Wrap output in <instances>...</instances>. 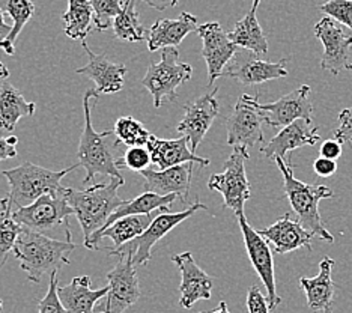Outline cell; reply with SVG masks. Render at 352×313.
<instances>
[{
    "label": "cell",
    "mask_w": 352,
    "mask_h": 313,
    "mask_svg": "<svg viewBox=\"0 0 352 313\" xmlns=\"http://www.w3.org/2000/svg\"><path fill=\"white\" fill-rule=\"evenodd\" d=\"M78 166L80 163L63 169V171H49L45 167L26 162L10 169V171H3L2 175L10 186L8 199L11 200L12 208L19 210V208L29 206L44 195L60 191L63 188L60 184L62 180Z\"/></svg>",
    "instance_id": "cell-5"
},
{
    "label": "cell",
    "mask_w": 352,
    "mask_h": 313,
    "mask_svg": "<svg viewBox=\"0 0 352 313\" xmlns=\"http://www.w3.org/2000/svg\"><path fill=\"white\" fill-rule=\"evenodd\" d=\"M98 101L97 89H87L83 95V110H85V128L80 138V144L77 151L78 163L83 166L86 176L83 182H91L95 175H106L110 178L124 180L121 173V163L116 158L107 144L106 139L111 131L98 133L92 125L91 110Z\"/></svg>",
    "instance_id": "cell-4"
},
{
    "label": "cell",
    "mask_w": 352,
    "mask_h": 313,
    "mask_svg": "<svg viewBox=\"0 0 352 313\" xmlns=\"http://www.w3.org/2000/svg\"><path fill=\"white\" fill-rule=\"evenodd\" d=\"M321 142L319 128L311 125L304 119H298L295 122L283 127L267 144H263L261 152L267 158H286L291 151L302 147H314Z\"/></svg>",
    "instance_id": "cell-19"
},
{
    "label": "cell",
    "mask_w": 352,
    "mask_h": 313,
    "mask_svg": "<svg viewBox=\"0 0 352 313\" xmlns=\"http://www.w3.org/2000/svg\"><path fill=\"white\" fill-rule=\"evenodd\" d=\"M36 110L35 102L25 100L21 92L11 83H3L0 89V128L12 133L21 118L32 116Z\"/></svg>",
    "instance_id": "cell-29"
},
{
    "label": "cell",
    "mask_w": 352,
    "mask_h": 313,
    "mask_svg": "<svg viewBox=\"0 0 352 313\" xmlns=\"http://www.w3.org/2000/svg\"><path fill=\"white\" fill-rule=\"evenodd\" d=\"M247 310H249V313L271 312L268 299L261 292V288L258 285H253L249 288V292H247Z\"/></svg>",
    "instance_id": "cell-41"
},
{
    "label": "cell",
    "mask_w": 352,
    "mask_h": 313,
    "mask_svg": "<svg viewBox=\"0 0 352 313\" xmlns=\"http://www.w3.org/2000/svg\"><path fill=\"white\" fill-rule=\"evenodd\" d=\"M3 8L6 14L10 15L12 20V29L11 34L8 35L6 39L0 41V48L8 54H14V44L17 41L20 32L25 28V24L32 19L35 12V5L30 0H2Z\"/></svg>",
    "instance_id": "cell-32"
},
{
    "label": "cell",
    "mask_w": 352,
    "mask_h": 313,
    "mask_svg": "<svg viewBox=\"0 0 352 313\" xmlns=\"http://www.w3.org/2000/svg\"><path fill=\"white\" fill-rule=\"evenodd\" d=\"M217 92L219 87H215L212 92L188 101L184 106V118L176 127V130L188 139L193 154H196L199 144L202 143L208 130L220 114Z\"/></svg>",
    "instance_id": "cell-13"
},
{
    "label": "cell",
    "mask_w": 352,
    "mask_h": 313,
    "mask_svg": "<svg viewBox=\"0 0 352 313\" xmlns=\"http://www.w3.org/2000/svg\"><path fill=\"white\" fill-rule=\"evenodd\" d=\"M11 29H12V26L6 24L5 17H3V11H2V8H0V41H3V39L8 38V35L11 34Z\"/></svg>",
    "instance_id": "cell-46"
},
{
    "label": "cell",
    "mask_w": 352,
    "mask_h": 313,
    "mask_svg": "<svg viewBox=\"0 0 352 313\" xmlns=\"http://www.w3.org/2000/svg\"><path fill=\"white\" fill-rule=\"evenodd\" d=\"M0 313H3V301L0 300Z\"/></svg>",
    "instance_id": "cell-49"
},
{
    "label": "cell",
    "mask_w": 352,
    "mask_h": 313,
    "mask_svg": "<svg viewBox=\"0 0 352 313\" xmlns=\"http://www.w3.org/2000/svg\"><path fill=\"white\" fill-rule=\"evenodd\" d=\"M82 45L86 54L89 56V62H87V65L78 68L76 71L77 74L91 78L97 86L98 94H116L122 91L128 72L126 67L122 63L110 62L107 54L94 53L86 41H82Z\"/></svg>",
    "instance_id": "cell-20"
},
{
    "label": "cell",
    "mask_w": 352,
    "mask_h": 313,
    "mask_svg": "<svg viewBox=\"0 0 352 313\" xmlns=\"http://www.w3.org/2000/svg\"><path fill=\"white\" fill-rule=\"evenodd\" d=\"M113 30L118 39L128 43H138L148 38L146 29L140 23L139 12L135 10V0H124V10L115 19Z\"/></svg>",
    "instance_id": "cell-33"
},
{
    "label": "cell",
    "mask_w": 352,
    "mask_h": 313,
    "mask_svg": "<svg viewBox=\"0 0 352 313\" xmlns=\"http://www.w3.org/2000/svg\"><path fill=\"white\" fill-rule=\"evenodd\" d=\"M154 222L152 214L148 215H128L121 220H116L110 228L100 232L97 235H92L89 239L85 241V247L89 250H100V241L104 238H110L113 241V247L110 248H119L128 243H131L135 238L143 235L151 223Z\"/></svg>",
    "instance_id": "cell-27"
},
{
    "label": "cell",
    "mask_w": 352,
    "mask_h": 313,
    "mask_svg": "<svg viewBox=\"0 0 352 313\" xmlns=\"http://www.w3.org/2000/svg\"><path fill=\"white\" fill-rule=\"evenodd\" d=\"M63 190L65 187L60 191L44 195L29 206L14 210V220L20 223L21 226L54 239H58V237L63 234L67 241L73 243L71 241L73 235L69 230V217L74 215V210L68 204Z\"/></svg>",
    "instance_id": "cell-6"
},
{
    "label": "cell",
    "mask_w": 352,
    "mask_h": 313,
    "mask_svg": "<svg viewBox=\"0 0 352 313\" xmlns=\"http://www.w3.org/2000/svg\"><path fill=\"white\" fill-rule=\"evenodd\" d=\"M124 184L125 180L111 178L107 184H95L85 190L69 187L63 190L82 228L85 241L106 228L110 215L124 204V200L118 196V190Z\"/></svg>",
    "instance_id": "cell-2"
},
{
    "label": "cell",
    "mask_w": 352,
    "mask_h": 313,
    "mask_svg": "<svg viewBox=\"0 0 352 313\" xmlns=\"http://www.w3.org/2000/svg\"><path fill=\"white\" fill-rule=\"evenodd\" d=\"M223 76L234 78L245 86L261 85L270 82V80L286 77V59H282L280 62H268L259 59L252 52L245 56L236 53L235 58L232 59L225 72H223Z\"/></svg>",
    "instance_id": "cell-17"
},
{
    "label": "cell",
    "mask_w": 352,
    "mask_h": 313,
    "mask_svg": "<svg viewBox=\"0 0 352 313\" xmlns=\"http://www.w3.org/2000/svg\"><path fill=\"white\" fill-rule=\"evenodd\" d=\"M346 69H348V71H352V63H349V65L346 67Z\"/></svg>",
    "instance_id": "cell-50"
},
{
    "label": "cell",
    "mask_w": 352,
    "mask_h": 313,
    "mask_svg": "<svg viewBox=\"0 0 352 313\" xmlns=\"http://www.w3.org/2000/svg\"><path fill=\"white\" fill-rule=\"evenodd\" d=\"M152 163L151 154L146 147H131L125 151L124 158L121 164L126 166V169H130L133 172H139L142 173L143 171H146L149 164Z\"/></svg>",
    "instance_id": "cell-39"
},
{
    "label": "cell",
    "mask_w": 352,
    "mask_h": 313,
    "mask_svg": "<svg viewBox=\"0 0 352 313\" xmlns=\"http://www.w3.org/2000/svg\"><path fill=\"white\" fill-rule=\"evenodd\" d=\"M311 87L302 85L298 89L286 94L274 102L261 104L259 110L265 119V124L274 128H283L295 120L304 119L307 122H314V104L310 100Z\"/></svg>",
    "instance_id": "cell-15"
},
{
    "label": "cell",
    "mask_w": 352,
    "mask_h": 313,
    "mask_svg": "<svg viewBox=\"0 0 352 313\" xmlns=\"http://www.w3.org/2000/svg\"><path fill=\"white\" fill-rule=\"evenodd\" d=\"M94 10L95 29L102 32L113 28L115 19L124 10L122 0H89Z\"/></svg>",
    "instance_id": "cell-36"
},
{
    "label": "cell",
    "mask_w": 352,
    "mask_h": 313,
    "mask_svg": "<svg viewBox=\"0 0 352 313\" xmlns=\"http://www.w3.org/2000/svg\"><path fill=\"white\" fill-rule=\"evenodd\" d=\"M208 211L206 205L201 204L196 200L195 204H191L188 208L179 213H163L158 217H155L154 222L151 223V226L143 232V235L135 238L131 243H128L119 248H104L109 256H119L130 253L133 255V261L135 267L139 265H148V262L152 258V247H154L160 239L166 237L172 229H175L178 224H181L184 220L190 219L191 215L197 211Z\"/></svg>",
    "instance_id": "cell-9"
},
{
    "label": "cell",
    "mask_w": 352,
    "mask_h": 313,
    "mask_svg": "<svg viewBox=\"0 0 352 313\" xmlns=\"http://www.w3.org/2000/svg\"><path fill=\"white\" fill-rule=\"evenodd\" d=\"M197 34L204 43L202 56L208 68V86H212L235 58L239 47L230 41L229 35L217 21L201 24L197 28Z\"/></svg>",
    "instance_id": "cell-14"
},
{
    "label": "cell",
    "mask_w": 352,
    "mask_h": 313,
    "mask_svg": "<svg viewBox=\"0 0 352 313\" xmlns=\"http://www.w3.org/2000/svg\"><path fill=\"white\" fill-rule=\"evenodd\" d=\"M197 17L182 12L179 19L157 20L148 30V50L157 52L158 48H178L191 32H197Z\"/></svg>",
    "instance_id": "cell-24"
},
{
    "label": "cell",
    "mask_w": 352,
    "mask_h": 313,
    "mask_svg": "<svg viewBox=\"0 0 352 313\" xmlns=\"http://www.w3.org/2000/svg\"><path fill=\"white\" fill-rule=\"evenodd\" d=\"M334 140L352 143V107L343 109L339 114V127L334 130Z\"/></svg>",
    "instance_id": "cell-40"
},
{
    "label": "cell",
    "mask_w": 352,
    "mask_h": 313,
    "mask_svg": "<svg viewBox=\"0 0 352 313\" xmlns=\"http://www.w3.org/2000/svg\"><path fill=\"white\" fill-rule=\"evenodd\" d=\"M249 157V149L235 147L226 160L223 173H214L208 180V188L219 191L225 200L223 208H229L235 215L244 214V205L252 197V188L245 175V160Z\"/></svg>",
    "instance_id": "cell-8"
},
{
    "label": "cell",
    "mask_w": 352,
    "mask_h": 313,
    "mask_svg": "<svg viewBox=\"0 0 352 313\" xmlns=\"http://www.w3.org/2000/svg\"><path fill=\"white\" fill-rule=\"evenodd\" d=\"M109 288L92 289L89 276H78L58 288L59 300L69 313H94L95 304L107 295Z\"/></svg>",
    "instance_id": "cell-26"
},
{
    "label": "cell",
    "mask_w": 352,
    "mask_h": 313,
    "mask_svg": "<svg viewBox=\"0 0 352 313\" xmlns=\"http://www.w3.org/2000/svg\"><path fill=\"white\" fill-rule=\"evenodd\" d=\"M258 232L262 238L267 239L268 244L273 246V250L277 255L289 253L302 247L311 252V239L315 238L307 229H304L298 220H292L289 214H285L274 224Z\"/></svg>",
    "instance_id": "cell-22"
},
{
    "label": "cell",
    "mask_w": 352,
    "mask_h": 313,
    "mask_svg": "<svg viewBox=\"0 0 352 313\" xmlns=\"http://www.w3.org/2000/svg\"><path fill=\"white\" fill-rule=\"evenodd\" d=\"M76 248L77 246L69 241L45 237L23 226L12 253L20 261V267L30 282L39 283L47 272L52 274L69 265L67 255Z\"/></svg>",
    "instance_id": "cell-1"
},
{
    "label": "cell",
    "mask_w": 352,
    "mask_h": 313,
    "mask_svg": "<svg viewBox=\"0 0 352 313\" xmlns=\"http://www.w3.org/2000/svg\"><path fill=\"white\" fill-rule=\"evenodd\" d=\"M261 0H253L250 11L247 12L243 20L235 24V29L230 32L229 39L239 48H244L247 52H252L256 56L268 53V41L263 30L258 21V8Z\"/></svg>",
    "instance_id": "cell-28"
},
{
    "label": "cell",
    "mask_w": 352,
    "mask_h": 313,
    "mask_svg": "<svg viewBox=\"0 0 352 313\" xmlns=\"http://www.w3.org/2000/svg\"><path fill=\"white\" fill-rule=\"evenodd\" d=\"M276 164L283 175L285 196L289 199L297 220L311 235L333 244L334 237L324 226L321 214H319V202L322 199L334 197L333 190L327 186H314V184L298 181L294 176L292 164L283 158H276Z\"/></svg>",
    "instance_id": "cell-3"
},
{
    "label": "cell",
    "mask_w": 352,
    "mask_h": 313,
    "mask_svg": "<svg viewBox=\"0 0 352 313\" xmlns=\"http://www.w3.org/2000/svg\"><path fill=\"white\" fill-rule=\"evenodd\" d=\"M118 258L119 261L115 268L109 271L106 276L109 292L106 295V303L98 307L101 313H124L135 304L142 295L133 255H119Z\"/></svg>",
    "instance_id": "cell-10"
},
{
    "label": "cell",
    "mask_w": 352,
    "mask_h": 313,
    "mask_svg": "<svg viewBox=\"0 0 352 313\" xmlns=\"http://www.w3.org/2000/svg\"><path fill=\"white\" fill-rule=\"evenodd\" d=\"M142 2H145L146 5H149L151 8H154L157 11H164L167 8H172L176 3H178V0H142Z\"/></svg>",
    "instance_id": "cell-45"
},
{
    "label": "cell",
    "mask_w": 352,
    "mask_h": 313,
    "mask_svg": "<svg viewBox=\"0 0 352 313\" xmlns=\"http://www.w3.org/2000/svg\"><path fill=\"white\" fill-rule=\"evenodd\" d=\"M318 10L352 30V0H327L318 6Z\"/></svg>",
    "instance_id": "cell-37"
},
{
    "label": "cell",
    "mask_w": 352,
    "mask_h": 313,
    "mask_svg": "<svg viewBox=\"0 0 352 313\" xmlns=\"http://www.w3.org/2000/svg\"><path fill=\"white\" fill-rule=\"evenodd\" d=\"M190 142L182 136L179 139H160L155 138L154 134L151 136V139L146 144V148L151 154L152 163L157 164L162 171L170 169L175 166H179L184 163H195L199 166H210V160L204 157H197L191 152Z\"/></svg>",
    "instance_id": "cell-23"
},
{
    "label": "cell",
    "mask_w": 352,
    "mask_h": 313,
    "mask_svg": "<svg viewBox=\"0 0 352 313\" xmlns=\"http://www.w3.org/2000/svg\"><path fill=\"white\" fill-rule=\"evenodd\" d=\"M315 35L324 45L321 68L334 76H338L342 69H346L352 36L330 17H324L315 24Z\"/></svg>",
    "instance_id": "cell-16"
},
{
    "label": "cell",
    "mask_w": 352,
    "mask_h": 313,
    "mask_svg": "<svg viewBox=\"0 0 352 313\" xmlns=\"http://www.w3.org/2000/svg\"><path fill=\"white\" fill-rule=\"evenodd\" d=\"M14 208L11 200L5 197L0 200V258L2 263L6 262L8 256L14 250L17 238L21 234L23 226L14 220Z\"/></svg>",
    "instance_id": "cell-34"
},
{
    "label": "cell",
    "mask_w": 352,
    "mask_h": 313,
    "mask_svg": "<svg viewBox=\"0 0 352 313\" xmlns=\"http://www.w3.org/2000/svg\"><path fill=\"white\" fill-rule=\"evenodd\" d=\"M319 154H321V157L330 158L336 162L342 155V143H339L338 140H325L321 144Z\"/></svg>",
    "instance_id": "cell-44"
},
{
    "label": "cell",
    "mask_w": 352,
    "mask_h": 313,
    "mask_svg": "<svg viewBox=\"0 0 352 313\" xmlns=\"http://www.w3.org/2000/svg\"><path fill=\"white\" fill-rule=\"evenodd\" d=\"M8 77H10V69H8L2 62H0V89H2L3 83H6Z\"/></svg>",
    "instance_id": "cell-47"
},
{
    "label": "cell",
    "mask_w": 352,
    "mask_h": 313,
    "mask_svg": "<svg viewBox=\"0 0 352 313\" xmlns=\"http://www.w3.org/2000/svg\"><path fill=\"white\" fill-rule=\"evenodd\" d=\"M111 134L116 136V142L113 143L118 147L119 143L125 144V147H146L151 139V131H148L143 124H140L138 119L133 116H121L119 118Z\"/></svg>",
    "instance_id": "cell-35"
},
{
    "label": "cell",
    "mask_w": 352,
    "mask_h": 313,
    "mask_svg": "<svg viewBox=\"0 0 352 313\" xmlns=\"http://www.w3.org/2000/svg\"><path fill=\"white\" fill-rule=\"evenodd\" d=\"M62 20L65 23L67 36L85 41L94 24V10L89 0H68V10L62 15Z\"/></svg>",
    "instance_id": "cell-31"
},
{
    "label": "cell",
    "mask_w": 352,
    "mask_h": 313,
    "mask_svg": "<svg viewBox=\"0 0 352 313\" xmlns=\"http://www.w3.org/2000/svg\"><path fill=\"white\" fill-rule=\"evenodd\" d=\"M17 142L19 139L15 138V136H11V138H3V136H0V162L14 158L17 155V149H15Z\"/></svg>",
    "instance_id": "cell-43"
},
{
    "label": "cell",
    "mask_w": 352,
    "mask_h": 313,
    "mask_svg": "<svg viewBox=\"0 0 352 313\" xmlns=\"http://www.w3.org/2000/svg\"><path fill=\"white\" fill-rule=\"evenodd\" d=\"M258 106V95L252 96L244 94L239 96L234 111H232L226 122L228 144H230V147L249 149L265 140L262 130L265 119H263Z\"/></svg>",
    "instance_id": "cell-11"
},
{
    "label": "cell",
    "mask_w": 352,
    "mask_h": 313,
    "mask_svg": "<svg viewBox=\"0 0 352 313\" xmlns=\"http://www.w3.org/2000/svg\"><path fill=\"white\" fill-rule=\"evenodd\" d=\"M334 259L325 258L319 263V274L316 277H301L300 286L306 294L307 306L314 312L331 310L336 285L331 279Z\"/></svg>",
    "instance_id": "cell-25"
},
{
    "label": "cell",
    "mask_w": 352,
    "mask_h": 313,
    "mask_svg": "<svg viewBox=\"0 0 352 313\" xmlns=\"http://www.w3.org/2000/svg\"><path fill=\"white\" fill-rule=\"evenodd\" d=\"M59 271H53L50 274L49 291H47L44 299L38 301V313H69L59 300L58 288H59Z\"/></svg>",
    "instance_id": "cell-38"
},
{
    "label": "cell",
    "mask_w": 352,
    "mask_h": 313,
    "mask_svg": "<svg viewBox=\"0 0 352 313\" xmlns=\"http://www.w3.org/2000/svg\"><path fill=\"white\" fill-rule=\"evenodd\" d=\"M314 171L316 172V175L322 176V178H328L338 171V163L334 160L325 158V157H319L314 162Z\"/></svg>",
    "instance_id": "cell-42"
},
{
    "label": "cell",
    "mask_w": 352,
    "mask_h": 313,
    "mask_svg": "<svg viewBox=\"0 0 352 313\" xmlns=\"http://www.w3.org/2000/svg\"><path fill=\"white\" fill-rule=\"evenodd\" d=\"M193 76V68L188 63L179 62L178 48H163L162 58L148 67L142 85L154 98V107L160 109L164 102H175L178 98L176 89Z\"/></svg>",
    "instance_id": "cell-7"
},
{
    "label": "cell",
    "mask_w": 352,
    "mask_h": 313,
    "mask_svg": "<svg viewBox=\"0 0 352 313\" xmlns=\"http://www.w3.org/2000/svg\"><path fill=\"white\" fill-rule=\"evenodd\" d=\"M176 197L178 196H175V195L157 196L155 193L145 191V193H142L140 196L134 197L131 200H124V204L110 215L106 228H104L102 230L110 228L116 220H121V219H124V217H128V215H148V214H152V211H155V210L169 211ZM102 230H100V232H102ZM100 232H97V234H100ZM97 234H94V235H97Z\"/></svg>",
    "instance_id": "cell-30"
},
{
    "label": "cell",
    "mask_w": 352,
    "mask_h": 313,
    "mask_svg": "<svg viewBox=\"0 0 352 313\" xmlns=\"http://www.w3.org/2000/svg\"><path fill=\"white\" fill-rule=\"evenodd\" d=\"M236 219L239 223V229L243 232L245 250H247V255H249V259L268 292L267 299L270 304V310H276L278 307V304L282 303V299H280V295L277 294V289H276L273 252H271L267 239L262 238L259 235V232L254 230L250 226L244 214L236 215Z\"/></svg>",
    "instance_id": "cell-12"
},
{
    "label": "cell",
    "mask_w": 352,
    "mask_h": 313,
    "mask_svg": "<svg viewBox=\"0 0 352 313\" xmlns=\"http://www.w3.org/2000/svg\"><path fill=\"white\" fill-rule=\"evenodd\" d=\"M324 313H331V310H327V312H324Z\"/></svg>",
    "instance_id": "cell-51"
},
{
    "label": "cell",
    "mask_w": 352,
    "mask_h": 313,
    "mask_svg": "<svg viewBox=\"0 0 352 313\" xmlns=\"http://www.w3.org/2000/svg\"><path fill=\"white\" fill-rule=\"evenodd\" d=\"M172 262L179 268L182 282L179 286V304L184 309H191L197 301L210 300L212 279L196 263L193 255L184 252L172 256Z\"/></svg>",
    "instance_id": "cell-18"
},
{
    "label": "cell",
    "mask_w": 352,
    "mask_h": 313,
    "mask_svg": "<svg viewBox=\"0 0 352 313\" xmlns=\"http://www.w3.org/2000/svg\"><path fill=\"white\" fill-rule=\"evenodd\" d=\"M193 164L184 163L166 171H152L146 169L140 175L145 180V191L155 193L157 196H178L184 204L187 202V196L191 186V176H193Z\"/></svg>",
    "instance_id": "cell-21"
},
{
    "label": "cell",
    "mask_w": 352,
    "mask_h": 313,
    "mask_svg": "<svg viewBox=\"0 0 352 313\" xmlns=\"http://www.w3.org/2000/svg\"><path fill=\"white\" fill-rule=\"evenodd\" d=\"M199 313H230L228 309V304L226 301H220L219 307L214 309V310H208V312H199Z\"/></svg>",
    "instance_id": "cell-48"
}]
</instances>
